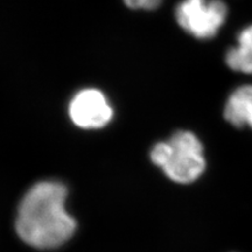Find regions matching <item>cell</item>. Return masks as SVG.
Segmentation results:
<instances>
[{"label":"cell","mask_w":252,"mask_h":252,"mask_svg":"<svg viewBox=\"0 0 252 252\" xmlns=\"http://www.w3.org/2000/svg\"><path fill=\"white\" fill-rule=\"evenodd\" d=\"M68 188L61 181L34 184L21 198L15 217L20 239L37 250H54L75 235L77 222L67 210Z\"/></svg>","instance_id":"cell-1"},{"label":"cell","mask_w":252,"mask_h":252,"mask_svg":"<svg viewBox=\"0 0 252 252\" xmlns=\"http://www.w3.org/2000/svg\"><path fill=\"white\" fill-rule=\"evenodd\" d=\"M151 161L176 184H193L206 171L207 161L201 140L193 132L176 131L168 140L151 149Z\"/></svg>","instance_id":"cell-2"},{"label":"cell","mask_w":252,"mask_h":252,"mask_svg":"<svg viewBox=\"0 0 252 252\" xmlns=\"http://www.w3.org/2000/svg\"><path fill=\"white\" fill-rule=\"evenodd\" d=\"M228 13L222 0H181L175 7V20L190 36L209 40L224 26Z\"/></svg>","instance_id":"cell-3"},{"label":"cell","mask_w":252,"mask_h":252,"mask_svg":"<svg viewBox=\"0 0 252 252\" xmlns=\"http://www.w3.org/2000/svg\"><path fill=\"white\" fill-rule=\"evenodd\" d=\"M68 115L72 124L82 130H100L111 123L115 111L102 90L86 88L72 96Z\"/></svg>","instance_id":"cell-4"},{"label":"cell","mask_w":252,"mask_h":252,"mask_svg":"<svg viewBox=\"0 0 252 252\" xmlns=\"http://www.w3.org/2000/svg\"><path fill=\"white\" fill-rule=\"evenodd\" d=\"M224 118L236 127L252 128V84L241 86L226 99Z\"/></svg>","instance_id":"cell-5"},{"label":"cell","mask_w":252,"mask_h":252,"mask_svg":"<svg viewBox=\"0 0 252 252\" xmlns=\"http://www.w3.org/2000/svg\"><path fill=\"white\" fill-rule=\"evenodd\" d=\"M225 63L231 70L252 75V25L239 32L236 45L226 50Z\"/></svg>","instance_id":"cell-6"},{"label":"cell","mask_w":252,"mask_h":252,"mask_svg":"<svg viewBox=\"0 0 252 252\" xmlns=\"http://www.w3.org/2000/svg\"><path fill=\"white\" fill-rule=\"evenodd\" d=\"M163 0H124L125 5L131 9L154 11L162 4Z\"/></svg>","instance_id":"cell-7"}]
</instances>
